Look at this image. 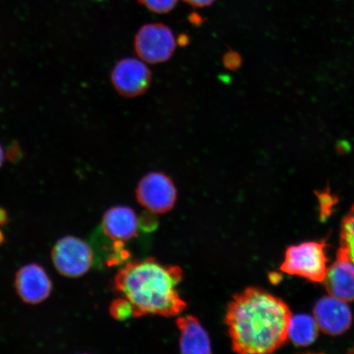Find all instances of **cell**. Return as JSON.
I'll list each match as a JSON object with an SVG mask.
<instances>
[{
  "mask_svg": "<svg viewBox=\"0 0 354 354\" xmlns=\"http://www.w3.org/2000/svg\"><path fill=\"white\" fill-rule=\"evenodd\" d=\"M223 65L228 70L236 71L242 65V57L236 51L229 50L223 55Z\"/></svg>",
  "mask_w": 354,
  "mask_h": 354,
  "instance_id": "e0dca14e",
  "label": "cell"
},
{
  "mask_svg": "<svg viewBox=\"0 0 354 354\" xmlns=\"http://www.w3.org/2000/svg\"><path fill=\"white\" fill-rule=\"evenodd\" d=\"M313 315L319 329L326 335H343L352 325V313L348 303L334 296H326L318 300Z\"/></svg>",
  "mask_w": 354,
  "mask_h": 354,
  "instance_id": "ba28073f",
  "label": "cell"
},
{
  "mask_svg": "<svg viewBox=\"0 0 354 354\" xmlns=\"http://www.w3.org/2000/svg\"><path fill=\"white\" fill-rule=\"evenodd\" d=\"M184 1L194 8H205L210 6L215 0H184Z\"/></svg>",
  "mask_w": 354,
  "mask_h": 354,
  "instance_id": "d6986e66",
  "label": "cell"
},
{
  "mask_svg": "<svg viewBox=\"0 0 354 354\" xmlns=\"http://www.w3.org/2000/svg\"><path fill=\"white\" fill-rule=\"evenodd\" d=\"M136 198L150 212L166 214L174 209L177 198L176 188L174 181L163 172H149L137 185Z\"/></svg>",
  "mask_w": 354,
  "mask_h": 354,
  "instance_id": "8992f818",
  "label": "cell"
},
{
  "mask_svg": "<svg viewBox=\"0 0 354 354\" xmlns=\"http://www.w3.org/2000/svg\"><path fill=\"white\" fill-rule=\"evenodd\" d=\"M290 308L258 287L246 288L229 303L225 323L234 352L272 353L288 339Z\"/></svg>",
  "mask_w": 354,
  "mask_h": 354,
  "instance_id": "6da1fadb",
  "label": "cell"
},
{
  "mask_svg": "<svg viewBox=\"0 0 354 354\" xmlns=\"http://www.w3.org/2000/svg\"><path fill=\"white\" fill-rule=\"evenodd\" d=\"M176 46L172 30L162 24L142 26L135 38V48L141 59L149 64H161L169 60Z\"/></svg>",
  "mask_w": 354,
  "mask_h": 354,
  "instance_id": "5b68a950",
  "label": "cell"
},
{
  "mask_svg": "<svg viewBox=\"0 0 354 354\" xmlns=\"http://www.w3.org/2000/svg\"><path fill=\"white\" fill-rule=\"evenodd\" d=\"M3 151L1 146H0V167H1L3 162Z\"/></svg>",
  "mask_w": 354,
  "mask_h": 354,
  "instance_id": "44dd1931",
  "label": "cell"
},
{
  "mask_svg": "<svg viewBox=\"0 0 354 354\" xmlns=\"http://www.w3.org/2000/svg\"><path fill=\"white\" fill-rule=\"evenodd\" d=\"M139 219L134 210L127 206H115L105 212L104 232L113 242L125 243L137 236Z\"/></svg>",
  "mask_w": 354,
  "mask_h": 354,
  "instance_id": "8fae6325",
  "label": "cell"
},
{
  "mask_svg": "<svg viewBox=\"0 0 354 354\" xmlns=\"http://www.w3.org/2000/svg\"><path fill=\"white\" fill-rule=\"evenodd\" d=\"M4 241V236L1 231H0V245Z\"/></svg>",
  "mask_w": 354,
  "mask_h": 354,
  "instance_id": "7402d4cb",
  "label": "cell"
},
{
  "mask_svg": "<svg viewBox=\"0 0 354 354\" xmlns=\"http://www.w3.org/2000/svg\"><path fill=\"white\" fill-rule=\"evenodd\" d=\"M137 1L149 11L162 15L174 10L178 0H137Z\"/></svg>",
  "mask_w": 354,
  "mask_h": 354,
  "instance_id": "9a60e30c",
  "label": "cell"
},
{
  "mask_svg": "<svg viewBox=\"0 0 354 354\" xmlns=\"http://www.w3.org/2000/svg\"><path fill=\"white\" fill-rule=\"evenodd\" d=\"M180 332L179 345L183 353H210L211 340L207 332L196 317L187 315L177 318Z\"/></svg>",
  "mask_w": 354,
  "mask_h": 354,
  "instance_id": "7c38bea8",
  "label": "cell"
},
{
  "mask_svg": "<svg viewBox=\"0 0 354 354\" xmlns=\"http://www.w3.org/2000/svg\"><path fill=\"white\" fill-rule=\"evenodd\" d=\"M113 86L126 98H135L145 94L151 85V73L144 62L126 57L118 62L112 71Z\"/></svg>",
  "mask_w": 354,
  "mask_h": 354,
  "instance_id": "52a82bcc",
  "label": "cell"
},
{
  "mask_svg": "<svg viewBox=\"0 0 354 354\" xmlns=\"http://www.w3.org/2000/svg\"><path fill=\"white\" fill-rule=\"evenodd\" d=\"M94 254L90 245L76 236H65L57 241L52 250V260L62 276L77 278L91 269Z\"/></svg>",
  "mask_w": 354,
  "mask_h": 354,
  "instance_id": "277c9868",
  "label": "cell"
},
{
  "mask_svg": "<svg viewBox=\"0 0 354 354\" xmlns=\"http://www.w3.org/2000/svg\"><path fill=\"white\" fill-rule=\"evenodd\" d=\"M183 280L178 266H167L154 259L134 260L119 270L113 289L129 305L131 317L147 315L172 317L187 308L177 286Z\"/></svg>",
  "mask_w": 354,
  "mask_h": 354,
  "instance_id": "7a4b0ae2",
  "label": "cell"
},
{
  "mask_svg": "<svg viewBox=\"0 0 354 354\" xmlns=\"http://www.w3.org/2000/svg\"><path fill=\"white\" fill-rule=\"evenodd\" d=\"M319 326L314 317L307 314L292 315L290 322L288 339L297 346L306 347L315 342Z\"/></svg>",
  "mask_w": 354,
  "mask_h": 354,
  "instance_id": "4fadbf2b",
  "label": "cell"
},
{
  "mask_svg": "<svg viewBox=\"0 0 354 354\" xmlns=\"http://www.w3.org/2000/svg\"><path fill=\"white\" fill-rule=\"evenodd\" d=\"M15 288L24 302L38 304L48 298L53 286L50 277L41 266L30 263L24 266L17 272Z\"/></svg>",
  "mask_w": 354,
  "mask_h": 354,
  "instance_id": "9c48e42d",
  "label": "cell"
},
{
  "mask_svg": "<svg viewBox=\"0 0 354 354\" xmlns=\"http://www.w3.org/2000/svg\"><path fill=\"white\" fill-rule=\"evenodd\" d=\"M110 314L114 319L124 321L131 317L129 305L122 298L114 300L110 306Z\"/></svg>",
  "mask_w": 354,
  "mask_h": 354,
  "instance_id": "2e32d148",
  "label": "cell"
},
{
  "mask_svg": "<svg viewBox=\"0 0 354 354\" xmlns=\"http://www.w3.org/2000/svg\"><path fill=\"white\" fill-rule=\"evenodd\" d=\"M8 223V216L7 211L0 207V227L7 225Z\"/></svg>",
  "mask_w": 354,
  "mask_h": 354,
  "instance_id": "ffe728a7",
  "label": "cell"
},
{
  "mask_svg": "<svg viewBox=\"0 0 354 354\" xmlns=\"http://www.w3.org/2000/svg\"><path fill=\"white\" fill-rule=\"evenodd\" d=\"M317 196L320 201L322 215L328 214V212L330 211L335 202L334 197L331 196L330 192L317 193Z\"/></svg>",
  "mask_w": 354,
  "mask_h": 354,
  "instance_id": "ac0fdd59",
  "label": "cell"
},
{
  "mask_svg": "<svg viewBox=\"0 0 354 354\" xmlns=\"http://www.w3.org/2000/svg\"><path fill=\"white\" fill-rule=\"evenodd\" d=\"M327 293L345 302L354 301V264L339 247L334 263L327 268L324 281Z\"/></svg>",
  "mask_w": 354,
  "mask_h": 354,
  "instance_id": "30bf717a",
  "label": "cell"
},
{
  "mask_svg": "<svg viewBox=\"0 0 354 354\" xmlns=\"http://www.w3.org/2000/svg\"><path fill=\"white\" fill-rule=\"evenodd\" d=\"M326 247L324 241H308L290 246L281 265V271L312 282H323L328 268Z\"/></svg>",
  "mask_w": 354,
  "mask_h": 354,
  "instance_id": "3957f363",
  "label": "cell"
},
{
  "mask_svg": "<svg viewBox=\"0 0 354 354\" xmlns=\"http://www.w3.org/2000/svg\"><path fill=\"white\" fill-rule=\"evenodd\" d=\"M354 264V205L342 220L340 246Z\"/></svg>",
  "mask_w": 354,
  "mask_h": 354,
  "instance_id": "5bb4252c",
  "label": "cell"
}]
</instances>
